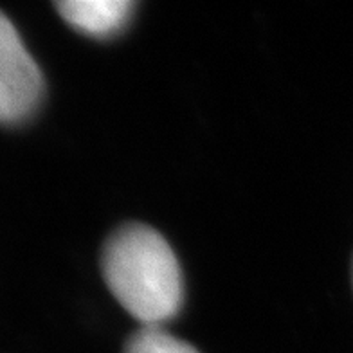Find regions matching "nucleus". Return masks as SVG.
Segmentation results:
<instances>
[{
    "label": "nucleus",
    "mask_w": 353,
    "mask_h": 353,
    "mask_svg": "<svg viewBox=\"0 0 353 353\" xmlns=\"http://www.w3.org/2000/svg\"><path fill=\"white\" fill-rule=\"evenodd\" d=\"M101 272L112 296L143 326H161L184 301L181 265L172 245L144 223H125L103 243Z\"/></svg>",
    "instance_id": "nucleus-1"
},
{
    "label": "nucleus",
    "mask_w": 353,
    "mask_h": 353,
    "mask_svg": "<svg viewBox=\"0 0 353 353\" xmlns=\"http://www.w3.org/2000/svg\"><path fill=\"white\" fill-rule=\"evenodd\" d=\"M43 88L42 70L0 11V125L28 121L42 103Z\"/></svg>",
    "instance_id": "nucleus-2"
},
{
    "label": "nucleus",
    "mask_w": 353,
    "mask_h": 353,
    "mask_svg": "<svg viewBox=\"0 0 353 353\" xmlns=\"http://www.w3.org/2000/svg\"><path fill=\"white\" fill-rule=\"evenodd\" d=\"M54 8L69 26L92 38L121 33L135 10L132 0H63Z\"/></svg>",
    "instance_id": "nucleus-3"
},
{
    "label": "nucleus",
    "mask_w": 353,
    "mask_h": 353,
    "mask_svg": "<svg viewBox=\"0 0 353 353\" xmlns=\"http://www.w3.org/2000/svg\"><path fill=\"white\" fill-rule=\"evenodd\" d=\"M123 353H200L193 344L176 339L161 326H143L126 341Z\"/></svg>",
    "instance_id": "nucleus-4"
},
{
    "label": "nucleus",
    "mask_w": 353,
    "mask_h": 353,
    "mask_svg": "<svg viewBox=\"0 0 353 353\" xmlns=\"http://www.w3.org/2000/svg\"><path fill=\"white\" fill-rule=\"evenodd\" d=\"M352 283H353V260H352Z\"/></svg>",
    "instance_id": "nucleus-5"
}]
</instances>
